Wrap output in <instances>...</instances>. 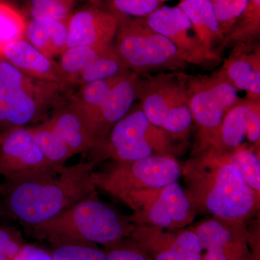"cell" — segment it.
Wrapping results in <instances>:
<instances>
[{"mask_svg": "<svg viewBox=\"0 0 260 260\" xmlns=\"http://www.w3.org/2000/svg\"><path fill=\"white\" fill-rule=\"evenodd\" d=\"M97 164L83 160L64 166L56 175L7 179L0 184V211L25 230L38 226L95 191Z\"/></svg>", "mask_w": 260, "mask_h": 260, "instance_id": "cell-1", "label": "cell"}, {"mask_svg": "<svg viewBox=\"0 0 260 260\" xmlns=\"http://www.w3.org/2000/svg\"><path fill=\"white\" fill-rule=\"evenodd\" d=\"M181 169L195 208L218 218L244 220L259 207V195L227 161L222 151L203 149Z\"/></svg>", "mask_w": 260, "mask_h": 260, "instance_id": "cell-2", "label": "cell"}, {"mask_svg": "<svg viewBox=\"0 0 260 260\" xmlns=\"http://www.w3.org/2000/svg\"><path fill=\"white\" fill-rule=\"evenodd\" d=\"M134 229L128 218L101 201L95 191L27 232L51 245L82 242L105 246L129 237Z\"/></svg>", "mask_w": 260, "mask_h": 260, "instance_id": "cell-3", "label": "cell"}, {"mask_svg": "<svg viewBox=\"0 0 260 260\" xmlns=\"http://www.w3.org/2000/svg\"><path fill=\"white\" fill-rule=\"evenodd\" d=\"M70 90L24 74L0 56V133L46 121Z\"/></svg>", "mask_w": 260, "mask_h": 260, "instance_id": "cell-4", "label": "cell"}, {"mask_svg": "<svg viewBox=\"0 0 260 260\" xmlns=\"http://www.w3.org/2000/svg\"><path fill=\"white\" fill-rule=\"evenodd\" d=\"M118 15L119 28L113 44L128 70L140 76L155 72H184L189 64L167 38L150 28L143 18Z\"/></svg>", "mask_w": 260, "mask_h": 260, "instance_id": "cell-5", "label": "cell"}, {"mask_svg": "<svg viewBox=\"0 0 260 260\" xmlns=\"http://www.w3.org/2000/svg\"><path fill=\"white\" fill-rule=\"evenodd\" d=\"M169 147L167 133L150 122L139 105L116 122L85 158L96 164L108 158L132 161L169 155Z\"/></svg>", "mask_w": 260, "mask_h": 260, "instance_id": "cell-6", "label": "cell"}, {"mask_svg": "<svg viewBox=\"0 0 260 260\" xmlns=\"http://www.w3.org/2000/svg\"><path fill=\"white\" fill-rule=\"evenodd\" d=\"M187 75L184 72H171L140 76V109L150 122L167 134L183 136L192 124L186 93Z\"/></svg>", "mask_w": 260, "mask_h": 260, "instance_id": "cell-7", "label": "cell"}, {"mask_svg": "<svg viewBox=\"0 0 260 260\" xmlns=\"http://www.w3.org/2000/svg\"><path fill=\"white\" fill-rule=\"evenodd\" d=\"M133 211L127 217L134 225L179 230L194 221L195 209L178 181L156 189H140L116 197Z\"/></svg>", "mask_w": 260, "mask_h": 260, "instance_id": "cell-8", "label": "cell"}, {"mask_svg": "<svg viewBox=\"0 0 260 260\" xmlns=\"http://www.w3.org/2000/svg\"><path fill=\"white\" fill-rule=\"evenodd\" d=\"M182 174L171 155H155L132 161H114L92 174L95 187L114 197L140 189H156L176 182Z\"/></svg>", "mask_w": 260, "mask_h": 260, "instance_id": "cell-9", "label": "cell"}, {"mask_svg": "<svg viewBox=\"0 0 260 260\" xmlns=\"http://www.w3.org/2000/svg\"><path fill=\"white\" fill-rule=\"evenodd\" d=\"M62 167L53 165L46 158L28 126L0 133V174L5 179L56 175Z\"/></svg>", "mask_w": 260, "mask_h": 260, "instance_id": "cell-10", "label": "cell"}, {"mask_svg": "<svg viewBox=\"0 0 260 260\" xmlns=\"http://www.w3.org/2000/svg\"><path fill=\"white\" fill-rule=\"evenodd\" d=\"M143 18L150 28L172 42L188 64L208 65L221 60L217 53L205 49L189 18L177 5L159 7Z\"/></svg>", "mask_w": 260, "mask_h": 260, "instance_id": "cell-11", "label": "cell"}, {"mask_svg": "<svg viewBox=\"0 0 260 260\" xmlns=\"http://www.w3.org/2000/svg\"><path fill=\"white\" fill-rule=\"evenodd\" d=\"M130 238L150 260H202L203 246L194 229L167 230L135 225Z\"/></svg>", "mask_w": 260, "mask_h": 260, "instance_id": "cell-12", "label": "cell"}, {"mask_svg": "<svg viewBox=\"0 0 260 260\" xmlns=\"http://www.w3.org/2000/svg\"><path fill=\"white\" fill-rule=\"evenodd\" d=\"M194 230L206 250L202 260H254L244 220L213 216Z\"/></svg>", "mask_w": 260, "mask_h": 260, "instance_id": "cell-13", "label": "cell"}, {"mask_svg": "<svg viewBox=\"0 0 260 260\" xmlns=\"http://www.w3.org/2000/svg\"><path fill=\"white\" fill-rule=\"evenodd\" d=\"M186 93L193 121L199 128L201 149L210 148L229 110L210 87L207 75H188Z\"/></svg>", "mask_w": 260, "mask_h": 260, "instance_id": "cell-14", "label": "cell"}, {"mask_svg": "<svg viewBox=\"0 0 260 260\" xmlns=\"http://www.w3.org/2000/svg\"><path fill=\"white\" fill-rule=\"evenodd\" d=\"M119 24V15L95 5L72 13L68 20V48L107 47L112 44Z\"/></svg>", "mask_w": 260, "mask_h": 260, "instance_id": "cell-15", "label": "cell"}, {"mask_svg": "<svg viewBox=\"0 0 260 260\" xmlns=\"http://www.w3.org/2000/svg\"><path fill=\"white\" fill-rule=\"evenodd\" d=\"M69 95L44 121L61 137L75 155L82 154L85 158L95 141L93 126Z\"/></svg>", "mask_w": 260, "mask_h": 260, "instance_id": "cell-16", "label": "cell"}, {"mask_svg": "<svg viewBox=\"0 0 260 260\" xmlns=\"http://www.w3.org/2000/svg\"><path fill=\"white\" fill-rule=\"evenodd\" d=\"M238 91L246 99L260 102V46L257 42L239 43L221 67Z\"/></svg>", "mask_w": 260, "mask_h": 260, "instance_id": "cell-17", "label": "cell"}, {"mask_svg": "<svg viewBox=\"0 0 260 260\" xmlns=\"http://www.w3.org/2000/svg\"><path fill=\"white\" fill-rule=\"evenodd\" d=\"M139 81L140 75L129 70L108 94L94 119L93 145L102 141L112 126L131 110L138 99Z\"/></svg>", "mask_w": 260, "mask_h": 260, "instance_id": "cell-18", "label": "cell"}, {"mask_svg": "<svg viewBox=\"0 0 260 260\" xmlns=\"http://www.w3.org/2000/svg\"><path fill=\"white\" fill-rule=\"evenodd\" d=\"M0 56L24 74L43 81L59 84L68 89L63 81L58 61L44 55L25 39L8 44Z\"/></svg>", "mask_w": 260, "mask_h": 260, "instance_id": "cell-19", "label": "cell"}, {"mask_svg": "<svg viewBox=\"0 0 260 260\" xmlns=\"http://www.w3.org/2000/svg\"><path fill=\"white\" fill-rule=\"evenodd\" d=\"M68 21L42 18L27 23L25 40L51 59L68 49Z\"/></svg>", "mask_w": 260, "mask_h": 260, "instance_id": "cell-20", "label": "cell"}, {"mask_svg": "<svg viewBox=\"0 0 260 260\" xmlns=\"http://www.w3.org/2000/svg\"><path fill=\"white\" fill-rule=\"evenodd\" d=\"M177 6L185 13L205 49L216 53L215 44L220 45L223 36L211 1L180 0Z\"/></svg>", "mask_w": 260, "mask_h": 260, "instance_id": "cell-21", "label": "cell"}, {"mask_svg": "<svg viewBox=\"0 0 260 260\" xmlns=\"http://www.w3.org/2000/svg\"><path fill=\"white\" fill-rule=\"evenodd\" d=\"M247 129V102L241 99L239 103L228 112L220 126L218 138L208 148L228 151L242 145Z\"/></svg>", "mask_w": 260, "mask_h": 260, "instance_id": "cell-22", "label": "cell"}, {"mask_svg": "<svg viewBox=\"0 0 260 260\" xmlns=\"http://www.w3.org/2000/svg\"><path fill=\"white\" fill-rule=\"evenodd\" d=\"M260 37V0H249L242 14L223 37L217 53L239 43L258 42Z\"/></svg>", "mask_w": 260, "mask_h": 260, "instance_id": "cell-23", "label": "cell"}, {"mask_svg": "<svg viewBox=\"0 0 260 260\" xmlns=\"http://www.w3.org/2000/svg\"><path fill=\"white\" fill-rule=\"evenodd\" d=\"M126 73L114 78L84 84L79 86L76 93H70V99L82 109L84 114L88 117L93 126V132L94 119L99 109L102 107L111 90Z\"/></svg>", "mask_w": 260, "mask_h": 260, "instance_id": "cell-24", "label": "cell"}, {"mask_svg": "<svg viewBox=\"0 0 260 260\" xmlns=\"http://www.w3.org/2000/svg\"><path fill=\"white\" fill-rule=\"evenodd\" d=\"M121 59L114 44L98 54L92 62L84 70L77 83L79 87L84 84L108 79L124 74L129 71Z\"/></svg>", "mask_w": 260, "mask_h": 260, "instance_id": "cell-25", "label": "cell"}, {"mask_svg": "<svg viewBox=\"0 0 260 260\" xmlns=\"http://www.w3.org/2000/svg\"><path fill=\"white\" fill-rule=\"evenodd\" d=\"M28 127L36 143L53 165L64 167L65 162L74 156L64 140L46 121Z\"/></svg>", "mask_w": 260, "mask_h": 260, "instance_id": "cell-26", "label": "cell"}, {"mask_svg": "<svg viewBox=\"0 0 260 260\" xmlns=\"http://www.w3.org/2000/svg\"><path fill=\"white\" fill-rule=\"evenodd\" d=\"M106 48L90 46L68 48L61 54L58 61L65 86L68 89L77 86L78 80L84 70Z\"/></svg>", "mask_w": 260, "mask_h": 260, "instance_id": "cell-27", "label": "cell"}, {"mask_svg": "<svg viewBox=\"0 0 260 260\" xmlns=\"http://www.w3.org/2000/svg\"><path fill=\"white\" fill-rule=\"evenodd\" d=\"M222 152L227 161L236 168L249 187L259 195V157L251 149L243 145L233 150Z\"/></svg>", "mask_w": 260, "mask_h": 260, "instance_id": "cell-28", "label": "cell"}, {"mask_svg": "<svg viewBox=\"0 0 260 260\" xmlns=\"http://www.w3.org/2000/svg\"><path fill=\"white\" fill-rule=\"evenodd\" d=\"M27 22L11 5L0 1V54L10 43L25 39Z\"/></svg>", "mask_w": 260, "mask_h": 260, "instance_id": "cell-29", "label": "cell"}, {"mask_svg": "<svg viewBox=\"0 0 260 260\" xmlns=\"http://www.w3.org/2000/svg\"><path fill=\"white\" fill-rule=\"evenodd\" d=\"M49 253L53 260H106L104 249L96 244L88 243L52 244Z\"/></svg>", "mask_w": 260, "mask_h": 260, "instance_id": "cell-30", "label": "cell"}, {"mask_svg": "<svg viewBox=\"0 0 260 260\" xmlns=\"http://www.w3.org/2000/svg\"><path fill=\"white\" fill-rule=\"evenodd\" d=\"M75 0H30L32 19L49 18L68 21Z\"/></svg>", "mask_w": 260, "mask_h": 260, "instance_id": "cell-31", "label": "cell"}, {"mask_svg": "<svg viewBox=\"0 0 260 260\" xmlns=\"http://www.w3.org/2000/svg\"><path fill=\"white\" fill-rule=\"evenodd\" d=\"M223 37L242 14L249 0H210Z\"/></svg>", "mask_w": 260, "mask_h": 260, "instance_id": "cell-32", "label": "cell"}, {"mask_svg": "<svg viewBox=\"0 0 260 260\" xmlns=\"http://www.w3.org/2000/svg\"><path fill=\"white\" fill-rule=\"evenodd\" d=\"M113 13L123 16L145 18L160 7L162 0H108Z\"/></svg>", "mask_w": 260, "mask_h": 260, "instance_id": "cell-33", "label": "cell"}, {"mask_svg": "<svg viewBox=\"0 0 260 260\" xmlns=\"http://www.w3.org/2000/svg\"><path fill=\"white\" fill-rule=\"evenodd\" d=\"M106 260H150L148 254L130 237L104 246Z\"/></svg>", "mask_w": 260, "mask_h": 260, "instance_id": "cell-34", "label": "cell"}, {"mask_svg": "<svg viewBox=\"0 0 260 260\" xmlns=\"http://www.w3.org/2000/svg\"><path fill=\"white\" fill-rule=\"evenodd\" d=\"M25 244L21 234L15 228L0 225V255L13 260Z\"/></svg>", "mask_w": 260, "mask_h": 260, "instance_id": "cell-35", "label": "cell"}, {"mask_svg": "<svg viewBox=\"0 0 260 260\" xmlns=\"http://www.w3.org/2000/svg\"><path fill=\"white\" fill-rule=\"evenodd\" d=\"M246 99L247 102V129L246 138L250 143L259 147L260 102Z\"/></svg>", "mask_w": 260, "mask_h": 260, "instance_id": "cell-36", "label": "cell"}, {"mask_svg": "<svg viewBox=\"0 0 260 260\" xmlns=\"http://www.w3.org/2000/svg\"><path fill=\"white\" fill-rule=\"evenodd\" d=\"M13 260H53L50 253L37 246L25 244Z\"/></svg>", "mask_w": 260, "mask_h": 260, "instance_id": "cell-37", "label": "cell"}, {"mask_svg": "<svg viewBox=\"0 0 260 260\" xmlns=\"http://www.w3.org/2000/svg\"><path fill=\"white\" fill-rule=\"evenodd\" d=\"M88 1L95 6H99V5L102 4L103 0H88Z\"/></svg>", "mask_w": 260, "mask_h": 260, "instance_id": "cell-38", "label": "cell"}, {"mask_svg": "<svg viewBox=\"0 0 260 260\" xmlns=\"http://www.w3.org/2000/svg\"><path fill=\"white\" fill-rule=\"evenodd\" d=\"M0 260H11L8 257V256L5 255H0Z\"/></svg>", "mask_w": 260, "mask_h": 260, "instance_id": "cell-39", "label": "cell"}, {"mask_svg": "<svg viewBox=\"0 0 260 260\" xmlns=\"http://www.w3.org/2000/svg\"><path fill=\"white\" fill-rule=\"evenodd\" d=\"M0 216H3V214H2L1 211H0Z\"/></svg>", "mask_w": 260, "mask_h": 260, "instance_id": "cell-40", "label": "cell"}, {"mask_svg": "<svg viewBox=\"0 0 260 260\" xmlns=\"http://www.w3.org/2000/svg\"><path fill=\"white\" fill-rule=\"evenodd\" d=\"M162 1H165V0H162Z\"/></svg>", "mask_w": 260, "mask_h": 260, "instance_id": "cell-41", "label": "cell"}]
</instances>
